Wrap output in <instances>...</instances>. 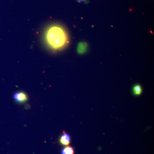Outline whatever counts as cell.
Masks as SVG:
<instances>
[{
  "label": "cell",
  "mask_w": 154,
  "mask_h": 154,
  "mask_svg": "<svg viewBox=\"0 0 154 154\" xmlns=\"http://www.w3.org/2000/svg\"><path fill=\"white\" fill-rule=\"evenodd\" d=\"M44 38L48 47L54 51L63 49L69 43L68 33L64 28L60 25L48 27L45 31Z\"/></svg>",
  "instance_id": "6da1fadb"
},
{
  "label": "cell",
  "mask_w": 154,
  "mask_h": 154,
  "mask_svg": "<svg viewBox=\"0 0 154 154\" xmlns=\"http://www.w3.org/2000/svg\"><path fill=\"white\" fill-rule=\"evenodd\" d=\"M14 99L19 103H24L28 100V95L23 92H19L14 95Z\"/></svg>",
  "instance_id": "7a4b0ae2"
},
{
  "label": "cell",
  "mask_w": 154,
  "mask_h": 154,
  "mask_svg": "<svg viewBox=\"0 0 154 154\" xmlns=\"http://www.w3.org/2000/svg\"><path fill=\"white\" fill-rule=\"evenodd\" d=\"M60 143L62 145L66 146L69 145L70 143V137L68 134L63 131V134L60 139Z\"/></svg>",
  "instance_id": "3957f363"
},
{
  "label": "cell",
  "mask_w": 154,
  "mask_h": 154,
  "mask_svg": "<svg viewBox=\"0 0 154 154\" xmlns=\"http://www.w3.org/2000/svg\"><path fill=\"white\" fill-rule=\"evenodd\" d=\"M88 49V45L85 42H81L78 45L77 51L79 54H82L87 51Z\"/></svg>",
  "instance_id": "277c9868"
},
{
  "label": "cell",
  "mask_w": 154,
  "mask_h": 154,
  "mask_svg": "<svg viewBox=\"0 0 154 154\" xmlns=\"http://www.w3.org/2000/svg\"><path fill=\"white\" fill-rule=\"evenodd\" d=\"M133 94L135 96H140L143 92V89L140 85H136L132 89Z\"/></svg>",
  "instance_id": "5b68a950"
},
{
  "label": "cell",
  "mask_w": 154,
  "mask_h": 154,
  "mask_svg": "<svg viewBox=\"0 0 154 154\" xmlns=\"http://www.w3.org/2000/svg\"><path fill=\"white\" fill-rule=\"evenodd\" d=\"M61 153L62 154H74V150L71 146H66L63 149Z\"/></svg>",
  "instance_id": "8992f818"
},
{
  "label": "cell",
  "mask_w": 154,
  "mask_h": 154,
  "mask_svg": "<svg viewBox=\"0 0 154 154\" xmlns=\"http://www.w3.org/2000/svg\"><path fill=\"white\" fill-rule=\"evenodd\" d=\"M77 1H79V2H82V1H84V0H77Z\"/></svg>",
  "instance_id": "52a82bcc"
}]
</instances>
